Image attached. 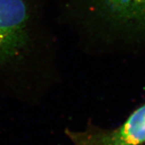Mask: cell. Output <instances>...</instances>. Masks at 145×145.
<instances>
[{"label":"cell","mask_w":145,"mask_h":145,"mask_svg":"<svg viewBox=\"0 0 145 145\" xmlns=\"http://www.w3.org/2000/svg\"><path fill=\"white\" fill-rule=\"evenodd\" d=\"M114 18L145 22V0H99Z\"/></svg>","instance_id":"2"},{"label":"cell","mask_w":145,"mask_h":145,"mask_svg":"<svg viewBox=\"0 0 145 145\" xmlns=\"http://www.w3.org/2000/svg\"><path fill=\"white\" fill-rule=\"evenodd\" d=\"M28 18L24 0H0V63L19 57L27 46Z\"/></svg>","instance_id":"1"}]
</instances>
